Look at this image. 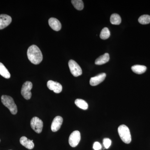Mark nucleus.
<instances>
[{
    "label": "nucleus",
    "instance_id": "nucleus-13",
    "mask_svg": "<svg viewBox=\"0 0 150 150\" xmlns=\"http://www.w3.org/2000/svg\"><path fill=\"white\" fill-rule=\"evenodd\" d=\"M21 144L29 150L32 149L34 147L33 140H30L28 139L26 137H22L20 139Z\"/></svg>",
    "mask_w": 150,
    "mask_h": 150
},
{
    "label": "nucleus",
    "instance_id": "nucleus-8",
    "mask_svg": "<svg viewBox=\"0 0 150 150\" xmlns=\"http://www.w3.org/2000/svg\"><path fill=\"white\" fill-rule=\"evenodd\" d=\"M47 86L49 90L53 91L55 93H60L62 91V86L59 83L50 80L47 82Z\"/></svg>",
    "mask_w": 150,
    "mask_h": 150
},
{
    "label": "nucleus",
    "instance_id": "nucleus-7",
    "mask_svg": "<svg viewBox=\"0 0 150 150\" xmlns=\"http://www.w3.org/2000/svg\"><path fill=\"white\" fill-rule=\"evenodd\" d=\"M80 140V132L78 131H74L70 135L69 138V144L71 146L75 147L79 144Z\"/></svg>",
    "mask_w": 150,
    "mask_h": 150
},
{
    "label": "nucleus",
    "instance_id": "nucleus-24",
    "mask_svg": "<svg viewBox=\"0 0 150 150\" xmlns=\"http://www.w3.org/2000/svg\"><path fill=\"white\" fill-rule=\"evenodd\" d=\"M0 142H1V140H0Z\"/></svg>",
    "mask_w": 150,
    "mask_h": 150
},
{
    "label": "nucleus",
    "instance_id": "nucleus-22",
    "mask_svg": "<svg viewBox=\"0 0 150 150\" xmlns=\"http://www.w3.org/2000/svg\"><path fill=\"white\" fill-rule=\"evenodd\" d=\"M111 141L108 138H105L103 140V144L105 149H108L111 145Z\"/></svg>",
    "mask_w": 150,
    "mask_h": 150
},
{
    "label": "nucleus",
    "instance_id": "nucleus-4",
    "mask_svg": "<svg viewBox=\"0 0 150 150\" xmlns=\"http://www.w3.org/2000/svg\"><path fill=\"white\" fill-rule=\"evenodd\" d=\"M33 84L30 81H26L23 85L21 88L22 96L26 100H29L31 98L32 93L30 91L32 89Z\"/></svg>",
    "mask_w": 150,
    "mask_h": 150
},
{
    "label": "nucleus",
    "instance_id": "nucleus-20",
    "mask_svg": "<svg viewBox=\"0 0 150 150\" xmlns=\"http://www.w3.org/2000/svg\"><path fill=\"white\" fill-rule=\"evenodd\" d=\"M138 21L141 24H148L150 23V16L148 15H144L139 18Z\"/></svg>",
    "mask_w": 150,
    "mask_h": 150
},
{
    "label": "nucleus",
    "instance_id": "nucleus-10",
    "mask_svg": "<svg viewBox=\"0 0 150 150\" xmlns=\"http://www.w3.org/2000/svg\"><path fill=\"white\" fill-rule=\"evenodd\" d=\"M63 122V119L62 117L60 116H56L51 124V129L52 131L55 132L59 131L61 128Z\"/></svg>",
    "mask_w": 150,
    "mask_h": 150
},
{
    "label": "nucleus",
    "instance_id": "nucleus-14",
    "mask_svg": "<svg viewBox=\"0 0 150 150\" xmlns=\"http://www.w3.org/2000/svg\"><path fill=\"white\" fill-rule=\"evenodd\" d=\"M110 59L109 54L108 53H105V54L102 55V56H100L96 60L95 63L97 65H101L106 64L109 61Z\"/></svg>",
    "mask_w": 150,
    "mask_h": 150
},
{
    "label": "nucleus",
    "instance_id": "nucleus-12",
    "mask_svg": "<svg viewBox=\"0 0 150 150\" xmlns=\"http://www.w3.org/2000/svg\"><path fill=\"white\" fill-rule=\"evenodd\" d=\"M48 24L52 29L58 31L62 28V24L59 20L54 18H51L48 20Z\"/></svg>",
    "mask_w": 150,
    "mask_h": 150
},
{
    "label": "nucleus",
    "instance_id": "nucleus-19",
    "mask_svg": "<svg viewBox=\"0 0 150 150\" xmlns=\"http://www.w3.org/2000/svg\"><path fill=\"white\" fill-rule=\"evenodd\" d=\"M71 3L76 9L81 11L84 8L83 2L82 0H72Z\"/></svg>",
    "mask_w": 150,
    "mask_h": 150
},
{
    "label": "nucleus",
    "instance_id": "nucleus-2",
    "mask_svg": "<svg viewBox=\"0 0 150 150\" xmlns=\"http://www.w3.org/2000/svg\"><path fill=\"white\" fill-rule=\"evenodd\" d=\"M1 99L3 104L8 108L12 114L15 115L17 113V107L11 97L8 96L3 95L1 98Z\"/></svg>",
    "mask_w": 150,
    "mask_h": 150
},
{
    "label": "nucleus",
    "instance_id": "nucleus-5",
    "mask_svg": "<svg viewBox=\"0 0 150 150\" xmlns=\"http://www.w3.org/2000/svg\"><path fill=\"white\" fill-rule=\"evenodd\" d=\"M43 122L37 117H34L30 121V126L33 130L38 134H40L43 128Z\"/></svg>",
    "mask_w": 150,
    "mask_h": 150
},
{
    "label": "nucleus",
    "instance_id": "nucleus-23",
    "mask_svg": "<svg viewBox=\"0 0 150 150\" xmlns=\"http://www.w3.org/2000/svg\"><path fill=\"white\" fill-rule=\"evenodd\" d=\"M102 146L98 142H95L94 143L93 149L94 150H100L101 149Z\"/></svg>",
    "mask_w": 150,
    "mask_h": 150
},
{
    "label": "nucleus",
    "instance_id": "nucleus-3",
    "mask_svg": "<svg viewBox=\"0 0 150 150\" xmlns=\"http://www.w3.org/2000/svg\"><path fill=\"white\" fill-rule=\"evenodd\" d=\"M118 131L122 141L126 144H130L131 142V137L129 128L126 125H121L118 127Z\"/></svg>",
    "mask_w": 150,
    "mask_h": 150
},
{
    "label": "nucleus",
    "instance_id": "nucleus-9",
    "mask_svg": "<svg viewBox=\"0 0 150 150\" xmlns=\"http://www.w3.org/2000/svg\"><path fill=\"white\" fill-rule=\"evenodd\" d=\"M11 17L6 14L0 15V30L7 27L11 22Z\"/></svg>",
    "mask_w": 150,
    "mask_h": 150
},
{
    "label": "nucleus",
    "instance_id": "nucleus-16",
    "mask_svg": "<svg viewBox=\"0 0 150 150\" xmlns=\"http://www.w3.org/2000/svg\"><path fill=\"white\" fill-rule=\"evenodd\" d=\"M0 75L6 79H8L11 77V74L7 69L2 63L0 62Z\"/></svg>",
    "mask_w": 150,
    "mask_h": 150
},
{
    "label": "nucleus",
    "instance_id": "nucleus-6",
    "mask_svg": "<svg viewBox=\"0 0 150 150\" xmlns=\"http://www.w3.org/2000/svg\"><path fill=\"white\" fill-rule=\"evenodd\" d=\"M69 66L70 71L74 76L78 77L82 74V71L81 67L74 60H71L69 61Z\"/></svg>",
    "mask_w": 150,
    "mask_h": 150
},
{
    "label": "nucleus",
    "instance_id": "nucleus-18",
    "mask_svg": "<svg viewBox=\"0 0 150 150\" xmlns=\"http://www.w3.org/2000/svg\"><path fill=\"white\" fill-rule=\"evenodd\" d=\"M110 22L111 24L118 25L121 23V17L118 14H112L110 16Z\"/></svg>",
    "mask_w": 150,
    "mask_h": 150
},
{
    "label": "nucleus",
    "instance_id": "nucleus-1",
    "mask_svg": "<svg viewBox=\"0 0 150 150\" xmlns=\"http://www.w3.org/2000/svg\"><path fill=\"white\" fill-rule=\"evenodd\" d=\"M27 56L28 60L35 65L39 64L43 59V54L40 48L35 45H33L28 48Z\"/></svg>",
    "mask_w": 150,
    "mask_h": 150
},
{
    "label": "nucleus",
    "instance_id": "nucleus-11",
    "mask_svg": "<svg viewBox=\"0 0 150 150\" xmlns=\"http://www.w3.org/2000/svg\"><path fill=\"white\" fill-rule=\"evenodd\" d=\"M106 74L102 73L100 74L91 78L90 84L92 86H96L102 82L106 77Z\"/></svg>",
    "mask_w": 150,
    "mask_h": 150
},
{
    "label": "nucleus",
    "instance_id": "nucleus-17",
    "mask_svg": "<svg viewBox=\"0 0 150 150\" xmlns=\"http://www.w3.org/2000/svg\"><path fill=\"white\" fill-rule=\"evenodd\" d=\"M75 104L77 107L83 110H87L88 108V104L85 100L81 99H77L75 101Z\"/></svg>",
    "mask_w": 150,
    "mask_h": 150
},
{
    "label": "nucleus",
    "instance_id": "nucleus-21",
    "mask_svg": "<svg viewBox=\"0 0 150 150\" xmlns=\"http://www.w3.org/2000/svg\"><path fill=\"white\" fill-rule=\"evenodd\" d=\"M110 36V32L107 28H104L100 32V37L103 40H105L108 38Z\"/></svg>",
    "mask_w": 150,
    "mask_h": 150
},
{
    "label": "nucleus",
    "instance_id": "nucleus-25",
    "mask_svg": "<svg viewBox=\"0 0 150 150\" xmlns=\"http://www.w3.org/2000/svg\"></svg>",
    "mask_w": 150,
    "mask_h": 150
},
{
    "label": "nucleus",
    "instance_id": "nucleus-15",
    "mask_svg": "<svg viewBox=\"0 0 150 150\" xmlns=\"http://www.w3.org/2000/svg\"><path fill=\"white\" fill-rule=\"evenodd\" d=\"M131 69L134 73L136 74H142L146 72L147 70V68L146 66L136 65L132 67Z\"/></svg>",
    "mask_w": 150,
    "mask_h": 150
}]
</instances>
